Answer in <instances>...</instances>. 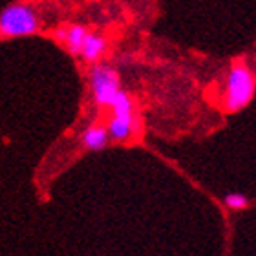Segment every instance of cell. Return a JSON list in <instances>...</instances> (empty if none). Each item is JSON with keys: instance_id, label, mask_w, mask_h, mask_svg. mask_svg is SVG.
I'll use <instances>...</instances> for the list:
<instances>
[{"instance_id": "cell-5", "label": "cell", "mask_w": 256, "mask_h": 256, "mask_svg": "<svg viewBox=\"0 0 256 256\" xmlns=\"http://www.w3.org/2000/svg\"><path fill=\"white\" fill-rule=\"evenodd\" d=\"M88 35L84 26L79 24H68V26H59L54 32V37L62 44L64 48L68 50L72 55H80L84 38Z\"/></svg>"}, {"instance_id": "cell-8", "label": "cell", "mask_w": 256, "mask_h": 256, "mask_svg": "<svg viewBox=\"0 0 256 256\" xmlns=\"http://www.w3.org/2000/svg\"><path fill=\"white\" fill-rule=\"evenodd\" d=\"M247 203H249V200L244 194H238V192H230L225 196V205L230 208H244L247 207Z\"/></svg>"}, {"instance_id": "cell-4", "label": "cell", "mask_w": 256, "mask_h": 256, "mask_svg": "<svg viewBox=\"0 0 256 256\" xmlns=\"http://www.w3.org/2000/svg\"><path fill=\"white\" fill-rule=\"evenodd\" d=\"M88 80H90V90L97 106H110L114 97L121 90L118 72L108 64H94Z\"/></svg>"}, {"instance_id": "cell-7", "label": "cell", "mask_w": 256, "mask_h": 256, "mask_svg": "<svg viewBox=\"0 0 256 256\" xmlns=\"http://www.w3.org/2000/svg\"><path fill=\"white\" fill-rule=\"evenodd\" d=\"M108 139L110 138V132H108V126H101V124H96V126H90L82 136V144H84L88 150H102L106 146Z\"/></svg>"}, {"instance_id": "cell-6", "label": "cell", "mask_w": 256, "mask_h": 256, "mask_svg": "<svg viewBox=\"0 0 256 256\" xmlns=\"http://www.w3.org/2000/svg\"><path fill=\"white\" fill-rule=\"evenodd\" d=\"M104 52H106V38L102 37V35H99V33L88 32V35L84 38V44H82V50H80V57L86 62L96 64L102 57Z\"/></svg>"}, {"instance_id": "cell-3", "label": "cell", "mask_w": 256, "mask_h": 256, "mask_svg": "<svg viewBox=\"0 0 256 256\" xmlns=\"http://www.w3.org/2000/svg\"><path fill=\"white\" fill-rule=\"evenodd\" d=\"M112 118L108 121V132L114 141L124 143L139 130V119L134 116V102L124 90H119L114 97Z\"/></svg>"}, {"instance_id": "cell-2", "label": "cell", "mask_w": 256, "mask_h": 256, "mask_svg": "<svg viewBox=\"0 0 256 256\" xmlns=\"http://www.w3.org/2000/svg\"><path fill=\"white\" fill-rule=\"evenodd\" d=\"M256 94V77L244 62H234L227 75L224 106L229 112H238L252 101Z\"/></svg>"}, {"instance_id": "cell-1", "label": "cell", "mask_w": 256, "mask_h": 256, "mask_svg": "<svg viewBox=\"0 0 256 256\" xmlns=\"http://www.w3.org/2000/svg\"><path fill=\"white\" fill-rule=\"evenodd\" d=\"M40 18L37 10L28 2H13L0 13V35L2 38L28 37L38 32Z\"/></svg>"}]
</instances>
